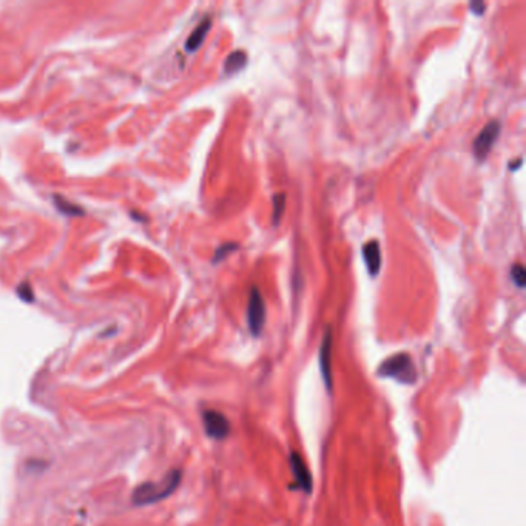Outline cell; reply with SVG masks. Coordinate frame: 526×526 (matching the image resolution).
Wrapping results in <instances>:
<instances>
[{"label": "cell", "instance_id": "cell-1", "mask_svg": "<svg viewBox=\"0 0 526 526\" xmlns=\"http://www.w3.org/2000/svg\"><path fill=\"white\" fill-rule=\"evenodd\" d=\"M181 478H183V474H181V471L174 469L168 472L165 478L161 480V482L142 483L133 492V502L136 505H148L153 502H159V500L168 497L176 491L181 483Z\"/></svg>", "mask_w": 526, "mask_h": 526}, {"label": "cell", "instance_id": "cell-2", "mask_svg": "<svg viewBox=\"0 0 526 526\" xmlns=\"http://www.w3.org/2000/svg\"><path fill=\"white\" fill-rule=\"evenodd\" d=\"M376 372L380 376L394 378L400 383H405V385H412L417 380V371H415L411 355L403 352L383 361Z\"/></svg>", "mask_w": 526, "mask_h": 526}, {"label": "cell", "instance_id": "cell-3", "mask_svg": "<svg viewBox=\"0 0 526 526\" xmlns=\"http://www.w3.org/2000/svg\"><path fill=\"white\" fill-rule=\"evenodd\" d=\"M500 130H502V125H500L498 121H491L485 125V128L477 134V138L472 142V152L474 156L478 161H485L486 156L489 154V152L494 147L496 141L498 139Z\"/></svg>", "mask_w": 526, "mask_h": 526}, {"label": "cell", "instance_id": "cell-4", "mask_svg": "<svg viewBox=\"0 0 526 526\" xmlns=\"http://www.w3.org/2000/svg\"><path fill=\"white\" fill-rule=\"evenodd\" d=\"M247 321L252 335L258 336L261 334L265 323V304L263 300V295L256 285H253L250 290L249 298V307H247Z\"/></svg>", "mask_w": 526, "mask_h": 526}, {"label": "cell", "instance_id": "cell-5", "mask_svg": "<svg viewBox=\"0 0 526 526\" xmlns=\"http://www.w3.org/2000/svg\"><path fill=\"white\" fill-rule=\"evenodd\" d=\"M332 346H334L332 329L329 327L326 330V334H324V338L320 347V356H318L324 385H326V389L329 392L332 391Z\"/></svg>", "mask_w": 526, "mask_h": 526}, {"label": "cell", "instance_id": "cell-6", "mask_svg": "<svg viewBox=\"0 0 526 526\" xmlns=\"http://www.w3.org/2000/svg\"><path fill=\"white\" fill-rule=\"evenodd\" d=\"M205 432L210 438L224 440L230 434V421L218 411H205L203 414Z\"/></svg>", "mask_w": 526, "mask_h": 526}, {"label": "cell", "instance_id": "cell-7", "mask_svg": "<svg viewBox=\"0 0 526 526\" xmlns=\"http://www.w3.org/2000/svg\"><path fill=\"white\" fill-rule=\"evenodd\" d=\"M290 469L294 472L295 482L300 486V489L310 492L314 482H312V474L307 465L304 463L303 457L298 452H290Z\"/></svg>", "mask_w": 526, "mask_h": 526}, {"label": "cell", "instance_id": "cell-8", "mask_svg": "<svg viewBox=\"0 0 526 526\" xmlns=\"http://www.w3.org/2000/svg\"><path fill=\"white\" fill-rule=\"evenodd\" d=\"M363 256H365V263L367 265L369 274L372 276L380 274L381 269V249L380 244L376 241H369L363 245Z\"/></svg>", "mask_w": 526, "mask_h": 526}, {"label": "cell", "instance_id": "cell-9", "mask_svg": "<svg viewBox=\"0 0 526 526\" xmlns=\"http://www.w3.org/2000/svg\"><path fill=\"white\" fill-rule=\"evenodd\" d=\"M210 27H212V19L205 17L204 21L193 30L192 34L188 36L187 42H185V50L190 51V53L192 51H196L201 45H203V42L205 41V36H207V32L210 31Z\"/></svg>", "mask_w": 526, "mask_h": 526}, {"label": "cell", "instance_id": "cell-10", "mask_svg": "<svg viewBox=\"0 0 526 526\" xmlns=\"http://www.w3.org/2000/svg\"><path fill=\"white\" fill-rule=\"evenodd\" d=\"M245 65H247V53L243 50H236L229 54L224 62V73L225 74H235L238 71H241Z\"/></svg>", "mask_w": 526, "mask_h": 526}, {"label": "cell", "instance_id": "cell-11", "mask_svg": "<svg viewBox=\"0 0 526 526\" xmlns=\"http://www.w3.org/2000/svg\"><path fill=\"white\" fill-rule=\"evenodd\" d=\"M285 209V194L284 193H276L274 196V224L278 225L279 221L283 218V213Z\"/></svg>", "mask_w": 526, "mask_h": 526}, {"label": "cell", "instance_id": "cell-12", "mask_svg": "<svg viewBox=\"0 0 526 526\" xmlns=\"http://www.w3.org/2000/svg\"><path fill=\"white\" fill-rule=\"evenodd\" d=\"M511 278L517 287H525L526 284V270L522 264H514L511 267Z\"/></svg>", "mask_w": 526, "mask_h": 526}, {"label": "cell", "instance_id": "cell-13", "mask_svg": "<svg viewBox=\"0 0 526 526\" xmlns=\"http://www.w3.org/2000/svg\"><path fill=\"white\" fill-rule=\"evenodd\" d=\"M54 201H56V205L61 209V212L67 213V215H82V213H83L82 209H79V207H76L74 204H70L67 199H63L61 196H56Z\"/></svg>", "mask_w": 526, "mask_h": 526}, {"label": "cell", "instance_id": "cell-14", "mask_svg": "<svg viewBox=\"0 0 526 526\" xmlns=\"http://www.w3.org/2000/svg\"><path fill=\"white\" fill-rule=\"evenodd\" d=\"M238 247H239V245L236 243H227V244L219 245V247L216 249L215 256H213V263L223 261V259H225V256L229 255V253H232L233 250H236Z\"/></svg>", "mask_w": 526, "mask_h": 526}, {"label": "cell", "instance_id": "cell-15", "mask_svg": "<svg viewBox=\"0 0 526 526\" xmlns=\"http://www.w3.org/2000/svg\"><path fill=\"white\" fill-rule=\"evenodd\" d=\"M469 8L472 10V12H474V14H483V12H485V10H486V3H483V2H472V3H469Z\"/></svg>", "mask_w": 526, "mask_h": 526}, {"label": "cell", "instance_id": "cell-16", "mask_svg": "<svg viewBox=\"0 0 526 526\" xmlns=\"http://www.w3.org/2000/svg\"><path fill=\"white\" fill-rule=\"evenodd\" d=\"M520 165H522V159H517L516 164H514V162H511V164H509V170H517V168L520 167Z\"/></svg>", "mask_w": 526, "mask_h": 526}]
</instances>
